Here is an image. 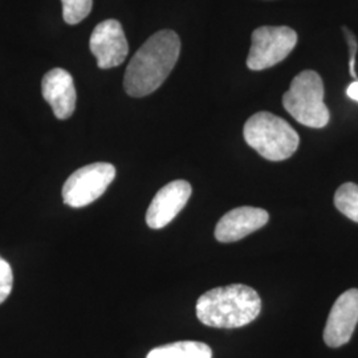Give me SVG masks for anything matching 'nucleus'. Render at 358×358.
Returning a JSON list of instances; mask_svg holds the SVG:
<instances>
[{
  "mask_svg": "<svg viewBox=\"0 0 358 358\" xmlns=\"http://www.w3.org/2000/svg\"><path fill=\"white\" fill-rule=\"evenodd\" d=\"M180 52L179 36L164 29L148 38L129 63L124 88L131 97H145L158 90L177 64Z\"/></svg>",
  "mask_w": 358,
  "mask_h": 358,
  "instance_id": "f257e3e1",
  "label": "nucleus"
},
{
  "mask_svg": "<svg viewBox=\"0 0 358 358\" xmlns=\"http://www.w3.org/2000/svg\"><path fill=\"white\" fill-rule=\"evenodd\" d=\"M260 310V296L243 284L214 288L196 301L198 320L211 328H242L255 320Z\"/></svg>",
  "mask_w": 358,
  "mask_h": 358,
  "instance_id": "f03ea898",
  "label": "nucleus"
},
{
  "mask_svg": "<svg viewBox=\"0 0 358 358\" xmlns=\"http://www.w3.org/2000/svg\"><path fill=\"white\" fill-rule=\"evenodd\" d=\"M245 142L268 161H284L294 155L300 137L282 117L268 112L251 115L244 124Z\"/></svg>",
  "mask_w": 358,
  "mask_h": 358,
  "instance_id": "7ed1b4c3",
  "label": "nucleus"
},
{
  "mask_svg": "<svg viewBox=\"0 0 358 358\" xmlns=\"http://www.w3.org/2000/svg\"><path fill=\"white\" fill-rule=\"evenodd\" d=\"M282 105L297 122L308 128H324L331 120L329 109L324 103L322 78L315 71H303L294 77L291 88L282 96Z\"/></svg>",
  "mask_w": 358,
  "mask_h": 358,
  "instance_id": "20e7f679",
  "label": "nucleus"
},
{
  "mask_svg": "<svg viewBox=\"0 0 358 358\" xmlns=\"http://www.w3.org/2000/svg\"><path fill=\"white\" fill-rule=\"evenodd\" d=\"M251 41L247 66L263 71L288 57L297 44V34L289 27H260L252 32Z\"/></svg>",
  "mask_w": 358,
  "mask_h": 358,
  "instance_id": "39448f33",
  "label": "nucleus"
},
{
  "mask_svg": "<svg viewBox=\"0 0 358 358\" xmlns=\"http://www.w3.org/2000/svg\"><path fill=\"white\" fill-rule=\"evenodd\" d=\"M115 178V167L96 162L76 170L63 186L65 205L81 208L97 201Z\"/></svg>",
  "mask_w": 358,
  "mask_h": 358,
  "instance_id": "423d86ee",
  "label": "nucleus"
},
{
  "mask_svg": "<svg viewBox=\"0 0 358 358\" xmlns=\"http://www.w3.org/2000/svg\"><path fill=\"white\" fill-rule=\"evenodd\" d=\"M90 52L101 69H110L122 64L129 53L128 40L120 22L103 20L90 35Z\"/></svg>",
  "mask_w": 358,
  "mask_h": 358,
  "instance_id": "0eeeda50",
  "label": "nucleus"
},
{
  "mask_svg": "<svg viewBox=\"0 0 358 358\" xmlns=\"http://www.w3.org/2000/svg\"><path fill=\"white\" fill-rule=\"evenodd\" d=\"M358 289L352 288L341 294L329 313L324 329V341L329 348L345 345L357 327Z\"/></svg>",
  "mask_w": 358,
  "mask_h": 358,
  "instance_id": "6e6552de",
  "label": "nucleus"
},
{
  "mask_svg": "<svg viewBox=\"0 0 358 358\" xmlns=\"http://www.w3.org/2000/svg\"><path fill=\"white\" fill-rule=\"evenodd\" d=\"M192 185L178 179L167 183L155 194L146 213V223L150 229L159 230L178 215L192 196Z\"/></svg>",
  "mask_w": 358,
  "mask_h": 358,
  "instance_id": "1a4fd4ad",
  "label": "nucleus"
},
{
  "mask_svg": "<svg viewBox=\"0 0 358 358\" xmlns=\"http://www.w3.org/2000/svg\"><path fill=\"white\" fill-rule=\"evenodd\" d=\"M268 213L257 207H238L224 214L217 222L215 238L222 243H232L264 227L268 223Z\"/></svg>",
  "mask_w": 358,
  "mask_h": 358,
  "instance_id": "9d476101",
  "label": "nucleus"
},
{
  "mask_svg": "<svg viewBox=\"0 0 358 358\" xmlns=\"http://www.w3.org/2000/svg\"><path fill=\"white\" fill-rule=\"evenodd\" d=\"M41 93L59 120H66L76 109V88L73 77L62 68L45 73L41 81Z\"/></svg>",
  "mask_w": 358,
  "mask_h": 358,
  "instance_id": "9b49d317",
  "label": "nucleus"
},
{
  "mask_svg": "<svg viewBox=\"0 0 358 358\" xmlns=\"http://www.w3.org/2000/svg\"><path fill=\"white\" fill-rule=\"evenodd\" d=\"M146 358H213V350L203 343L178 341L155 348Z\"/></svg>",
  "mask_w": 358,
  "mask_h": 358,
  "instance_id": "f8f14e48",
  "label": "nucleus"
},
{
  "mask_svg": "<svg viewBox=\"0 0 358 358\" xmlns=\"http://www.w3.org/2000/svg\"><path fill=\"white\" fill-rule=\"evenodd\" d=\"M334 205L341 214L358 223V185L348 182L340 186L334 194Z\"/></svg>",
  "mask_w": 358,
  "mask_h": 358,
  "instance_id": "ddd939ff",
  "label": "nucleus"
},
{
  "mask_svg": "<svg viewBox=\"0 0 358 358\" xmlns=\"http://www.w3.org/2000/svg\"><path fill=\"white\" fill-rule=\"evenodd\" d=\"M65 23L73 26L83 22L93 7V0H62Z\"/></svg>",
  "mask_w": 358,
  "mask_h": 358,
  "instance_id": "4468645a",
  "label": "nucleus"
},
{
  "mask_svg": "<svg viewBox=\"0 0 358 358\" xmlns=\"http://www.w3.org/2000/svg\"><path fill=\"white\" fill-rule=\"evenodd\" d=\"M13 275L11 266L0 257V304L6 301V299L13 291Z\"/></svg>",
  "mask_w": 358,
  "mask_h": 358,
  "instance_id": "2eb2a0df",
  "label": "nucleus"
},
{
  "mask_svg": "<svg viewBox=\"0 0 358 358\" xmlns=\"http://www.w3.org/2000/svg\"><path fill=\"white\" fill-rule=\"evenodd\" d=\"M345 35L348 47H349V75L353 77V80H358L357 72H356V56L358 51V41L353 31H350L348 27L343 28Z\"/></svg>",
  "mask_w": 358,
  "mask_h": 358,
  "instance_id": "dca6fc26",
  "label": "nucleus"
},
{
  "mask_svg": "<svg viewBox=\"0 0 358 358\" xmlns=\"http://www.w3.org/2000/svg\"><path fill=\"white\" fill-rule=\"evenodd\" d=\"M346 94L349 99L355 100L358 103V80L353 81L348 88H346Z\"/></svg>",
  "mask_w": 358,
  "mask_h": 358,
  "instance_id": "f3484780",
  "label": "nucleus"
}]
</instances>
